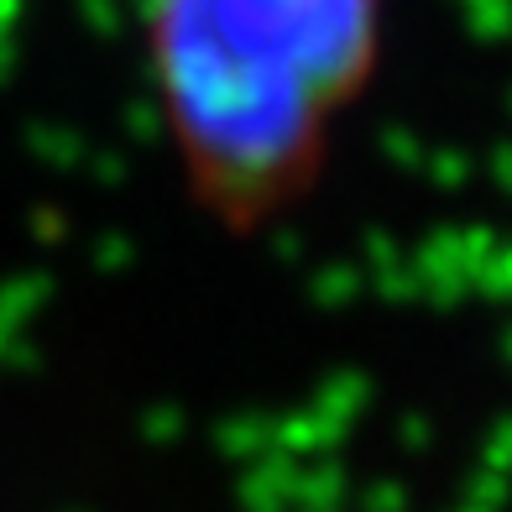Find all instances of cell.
<instances>
[{"label": "cell", "mask_w": 512, "mask_h": 512, "mask_svg": "<svg viewBox=\"0 0 512 512\" xmlns=\"http://www.w3.org/2000/svg\"><path fill=\"white\" fill-rule=\"evenodd\" d=\"M392 0H142V63L173 173L225 236L304 204L371 95Z\"/></svg>", "instance_id": "cell-1"}]
</instances>
